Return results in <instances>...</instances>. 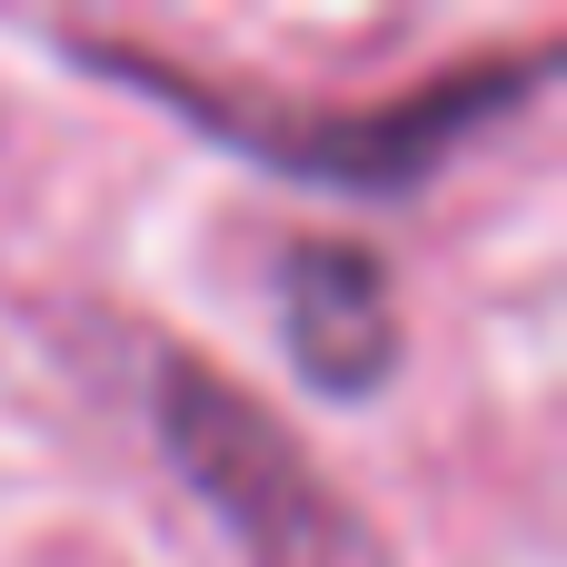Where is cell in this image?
<instances>
[{
	"instance_id": "obj_1",
	"label": "cell",
	"mask_w": 567,
	"mask_h": 567,
	"mask_svg": "<svg viewBox=\"0 0 567 567\" xmlns=\"http://www.w3.org/2000/svg\"><path fill=\"white\" fill-rule=\"evenodd\" d=\"M159 429H169L179 468L209 488V508H219L269 567H329V548H339V508L319 498L309 458H299L249 399H229L209 369L179 359V369L159 379Z\"/></svg>"
},
{
	"instance_id": "obj_2",
	"label": "cell",
	"mask_w": 567,
	"mask_h": 567,
	"mask_svg": "<svg viewBox=\"0 0 567 567\" xmlns=\"http://www.w3.org/2000/svg\"><path fill=\"white\" fill-rule=\"evenodd\" d=\"M159 90L179 80V70H150ZM528 70H458V80H439L429 100H399V110H369V120H259V110H229V100H199V90H179L219 140H249L259 159H279V169H309V179H349V189H409L419 169H429V150H449L468 120H488L508 90H518Z\"/></svg>"
},
{
	"instance_id": "obj_3",
	"label": "cell",
	"mask_w": 567,
	"mask_h": 567,
	"mask_svg": "<svg viewBox=\"0 0 567 567\" xmlns=\"http://www.w3.org/2000/svg\"><path fill=\"white\" fill-rule=\"evenodd\" d=\"M279 319H289V359L319 389H379L399 369V319H389V279L359 249H299L279 279Z\"/></svg>"
}]
</instances>
